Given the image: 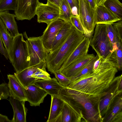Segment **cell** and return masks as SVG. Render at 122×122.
Segmentation results:
<instances>
[{"label": "cell", "instance_id": "e0dca14e", "mask_svg": "<svg viewBox=\"0 0 122 122\" xmlns=\"http://www.w3.org/2000/svg\"><path fill=\"white\" fill-rule=\"evenodd\" d=\"M9 100L13 111L12 122H26L27 109L25 107V101L20 100L10 96Z\"/></svg>", "mask_w": 122, "mask_h": 122}, {"label": "cell", "instance_id": "8d00e7d4", "mask_svg": "<svg viewBox=\"0 0 122 122\" xmlns=\"http://www.w3.org/2000/svg\"><path fill=\"white\" fill-rule=\"evenodd\" d=\"M112 24L117 33L120 41L122 42V20L114 22Z\"/></svg>", "mask_w": 122, "mask_h": 122}, {"label": "cell", "instance_id": "d6986e66", "mask_svg": "<svg viewBox=\"0 0 122 122\" xmlns=\"http://www.w3.org/2000/svg\"><path fill=\"white\" fill-rule=\"evenodd\" d=\"M10 96L15 99L26 101L24 87L14 75H7Z\"/></svg>", "mask_w": 122, "mask_h": 122}, {"label": "cell", "instance_id": "7a4b0ae2", "mask_svg": "<svg viewBox=\"0 0 122 122\" xmlns=\"http://www.w3.org/2000/svg\"><path fill=\"white\" fill-rule=\"evenodd\" d=\"M84 37V34L72 25L70 34L60 48L48 53L45 60L48 71L52 74L58 71Z\"/></svg>", "mask_w": 122, "mask_h": 122}, {"label": "cell", "instance_id": "ac0fdd59", "mask_svg": "<svg viewBox=\"0 0 122 122\" xmlns=\"http://www.w3.org/2000/svg\"><path fill=\"white\" fill-rule=\"evenodd\" d=\"M96 12V24H112L122 20L103 4L97 5Z\"/></svg>", "mask_w": 122, "mask_h": 122}, {"label": "cell", "instance_id": "7c38bea8", "mask_svg": "<svg viewBox=\"0 0 122 122\" xmlns=\"http://www.w3.org/2000/svg\"><path fill=\"white\" fill-rule=\"evenodd\" d=\"M65 22L59 18L53 20L47 25L42 35L41 36L43 46L48 53L50 52L57 34Z\"/></svg>", "mask_w": 122, "mask_h": 122}, {"label": "cell", "instance_id": "5b68a950", "mask_svg": "<svg viewBox=\"0 0 122 122\" xmlns=\"http://www.w3.org/2000/svg\"><path fill=\"white\" fill-rule=\"evenodd\" d=\"M90 45L97 53L101 61L104 60L112 51V46L107 32L106 24H97Z\"/></svg>", "mask_w": 122, "mask_h": 122}, {"label": "cell", "instance_id": "ee69618b", "mask_svg": "<svg viewBox=\"0 0 122 122\" xmlns=\"http://www.w3.org/2000/svg\"></svg>", "mask_w": 122, "mask_h": 122}, {"label": "cell", "instance_id": "3957f363", "mask_svg": "<svg viewBox=\"0 0 122 122\" xmlns=\"http://www.w3.org/2000/svg\"><path fill=\"white\" fill-rule=\"evenodd\" d=\"M58 96L79 104L83 109L85 117L88 122H103L99 111L100 100L88 97L84 93L64 87L60 90Z\"/></svg>", "mask_w": 122, "mask_h": 122}, {"label": "cell", "instance_id": "ffe728a7", "mask_svg": "<svg viewBox=\"0 0 122 122\" xmlns=\"http://www.w3.org/2000/svg\"><path fill=\"white\" fill-rule=\"evenodd\" d=\"M34 84L51 96H58L60 90L63 87L54 78L48 80H37Z\"/></svg>", "mask_w": 122, "mask_h": 122}, {"label": "cell", "instance_id": "7bdbcfd3", "mask_svg": "<svg viewBox=\"0 0 122 122\" xmlns=\"http://www.w3.org/2000/svg\"><path fill=\"white\" fill-rule=\"evenodd\" d=\"M106 0H97V5H100L103 4L104 3Z\"/></svg>", "mask_w": 122, "mask_h": 122}, {"label": "cell", "instance_id": "f546056e", "mask_svg": "<svg viewBox=\"0 0 122 122\" xmlns=\"http://www.w3.org/2000/svg\"><path fill=\"white\" fill-rule=\"evenodd\" d=\"M99 58L98 56L97 55L76 76L71 79V82L77 80L87 74L93 72V69L94 63Z\"/></svg>", "mask_w": 122, "mask_h": 122}, {"label": "cell", "instance_id": "1f68e13d", "mask_svg": "<svg viewBox=\"0 0 122 122\" xmlns=\"http://www.w3.org/2000/svg\"><path fill=\"white\" fill-rule=\"evenodd\" d=\"M46 68H38L32 76L36 80L38 79L48 80L51 79L50 75L46 71Z\"/></svg>", "mask_w": 122, "mask_h": 122}, {"label": "cell", "instance_id": "6da1fadb", "mask_svg": "<svg viewBox=\"0 0 122 122\" xmlns=\"http://www.w3.org/2000/svg\"><path fill=\"white\" fill-rule=\"evenodd\" d=\"M118 70L114 63L106 58L95 71L72 81L67 87L101 98L115 77Z\"/></svg>", "mask_w": 122, "mask_h": 122}, {"label": "cell", "instance_id": "60d3db41", "mask_svg": "<svg viewBox=\"0 0 122 122\" xmlns=\"http://www.w3.org/2000/svg\"><path fill=\"white\" fill-rule=\"evenodd\" d=\"M91 6L95 9L97 6V0H87Z\"/></svg>", "mask_w": 122, "mask_h": 122}, {"label": "cell", "instance_id": "9a60e30c", "mask_svg": "<svg viewBox=\"0 0 122 122\" xmlns=\"http://www.w3.org/2000/svg\"><path fill=\"white\" fill-rule=\"evenodd\" d=\"M46 67V62L42 61L38 64L29 67L19 72H15L14 75L24 88L34 84L36 80L35 78L31 77V76L38 68Z\"/></svg>", "mask_w": 122, "mask_h": 122}, {"label": "cell", "instance_id": "f35d334b", "mask_svg": "<svg viewBox=\"0 0 122 122\" xmlns=\"http://www.w3.org/2000/svg\"><path fill=\"white\" fill-rule=\"evenodd\" d=\"M0 122H12L11 120L9 119L8 117L0 114Z\"/></svg>", "mask_w": 122, "mask_h": 122}, {"label": "cell", "instance_id": "4316f807", "mask_svg": "<svg viewBox=\"0 0 122 122\" xmlns=\"http://www.w3.org/2000/svg\"><path fill=\"white\" fill-rule=\"evenodd\" d=\"M103 5L122 20V4L119 0H106Z\"/></svg>", "mask_w": 122, "mask_h": 122}, {"label": "cell", "instance_id": "8992f818", "mask_svg": "<svg viewBox=\"0 0 122 122\" xmlns=\"http://www.w3.org/2000/svg\"><path fill=\"white\" fill-rule=\"evenodd\" d=\"M78 0V17L84 35L91 39L96 24V9L93 8L87 0Z\"/></svg>", "mask_w": 122, "mask_h": 122}, {"label": "cell", "instance_id": "277c9868", "mask_svg": "<svg viewBox=\"0 0 122 122\" xmlns=\"http://www.w3.org/2000/svg\"><path fill=\"white\" fill-rule=\"evenodd\" d=\"M11 63L16 72L29 67L30 57L27 42L22 33L14 37Z\"/></svg>", "mask_w": 122, "mask_h": 122}, {"label": "cell", "instance_id": "d4e9b609", "mask_svg": "<svg viewBox=\"0 0 122 122\" xmlns=\"http://www.w3.org/2000/svg\"><path fill=\"white\" fill-rule=\"evenodd\" d=\"M51 104L49 114L47 122H54L60 113L64 103L58 96H51Z\"/></svg>", "mask_w": 122, "mask_h": 122}, {"label": "cell", "instance_id": "ab89813d", "mask_svg": "<svg viewBox=\"0 0 122 122\" xmlns=\"http://www.w3.org/2000/svg\"><path fill=\"white\" fill-rule=\"evenodd\" d=\"M101 63L100 59L99 58L95 62L93 66V72L96 71L98 67Z\"/></svg>", "mask_w": 122, "mask_h": 122}, {"label": "cell", "instance_id": "83f0119b", "mask_svg": "<svg viewBox=\"0 0 122 122\" xmlns=\"http://www.w3.org/2000/svg\"><path fill=\"white\" fill-rule=\"evenodd\" d=\"M59 18L65 21L70 22L71 17L73 15L70 5L66 0H62L59 6Z\"/></svg>", "mask_w": 122, "mask_h": 122}, {"label": "cell", "instance_id": "30bf717a", "mask_svg": "<svg viewBox=\"0 0 122 122\" xmlns=\"http://www.w3.org/2000/svg\"><path fill=\"white\" fill-rule=\"evenodd\" d=\"M59 7L47 1L46 4L39 2L36 8V15L37 16L38 22L45 23L47 25L59 18Z\"/></svg>", "mask_w": 122, "mask_h": 122}, {"label": "cell", "instance_id": "603a6c76", "mask_svg": "<svg viewBox=\"0 0 122 122\" xmlns=\"http://www.w3.org/2000/svg\"><path fill=\"white\" fill-rule=\"evenodd\" d=\"M122 97L121 94L115 98L103 117V122H114L116 117L122 113Z\"/></svg>", "mask_w": 122, "mask_h": 122}, {"label": "cell", "instance_id": "d590c367", "mask_svg": "<svg viewBox=\"0 0 122 122\" xmlns=\"http://www.w3.org/2000/svg\"><path fill=\"white\" fill-rule=\"evenodd\" d=\"M71 8L72 14L78 16V0H66Z\"/></svg>", "mask_w": 122, "mask_h": 122}, {"label": "cell", "instance_id": "b9f144b4", "mask_svg": "<svg viewBox=\"0 0 122 122\" xmlns=\"http://www.w3.org/2000/svg\"><path fill=\"white\" fill-rule=\"evenodd\" d=\"M62 0H47L50 2L59 7L60 4Z\"/></svg>", "mask_w": 122, "mask_h": 122}, {"label": "cell", "instance_id": "e575fe53", "mask_svg": "<svg viewBox=\"0 0 122 122\" xmlns=\"http://www.w3.org/2000/svg\"><path fill=\"white\" fill-rule=\"evenodd\" d=\"M10 96L8 84L5 83L0 84V100L7 99Z\"/></svg>", "mask_w": 122, "mask_h": 122}, {"label": "cell", "instance_id": "484cf974", "mask_svg": "<svg viewBox=\"0 0 122 122\" xmlns=\"http://www.w3.org/2000/svg\"><path fill=\"white\" fill-rule=\"evenodd\" d=\"M122 45L112 51L106 58L113 62L117 70L121 71L122 68Z\"/></svg>", "mask_w": 122, "mask_h": 122}, {"label": "cell", "instance_id": "5bb4252c", "mask_svg": "<svg viewBox=\"0 0 122 122\" xmlns=\"http://www.w3.org/2000/svg\"><path fill=\"white\" fill-rule=\"evenodd\" d=\"M24 89L26 101L32 106H40L48 94L45 90L35 84L24 88Z\"/></svg>", "mask_w": 122, "mask_h": 122}, {"label": "cell", "instance_id": "4fadbf2b", "mask_svg": "<svg viewBox=\"0 0 122 122\" xmlns=\"http://www.w3.org/2000/svg\"><path fill=\"white\" fill-rule=\"evenodd\" d=\"M95 57L93 54L77 58L65 68L59 71L71 80L76 76Z\"/></svg>", "mask_w": 122, "mask_h": 122}, {"label": "cell", "instance_id": "74e56055", "mask_svg": "<svg viewBox=\"0 0 122 122\" xmlns=\"http://www.w3.org/2000/svg\"><path fill=\"white\" fill-rule=\"evenodd\" d=\"M0 53L3 55L7 60H8V54L3 45L0 34Z\"/></svg>", "mask_w": 122, "mask_h": 122}, {"label": "cell", "instance_id": "9c48e42d", "mask_svg": "<svg viewBox=\"0 0 122 122\" xmlns=\"http://www.w3.org/2000/svg\"><path fill=\"white\" fill-rule=\"evenodd\" d=\"M122 79V74L115 77L107 89L106 94L100 99L99 111L102 118L115 98L122 94V91L120 90L119 88L120 82Z\"/></svg>", "mask_w": 122, "mask_h": 122}, {"label": "cell", "instance_id": "ba28073f", "mask_svg": "<svg viewBox=\"0 0 122 122\" xmlns=\"http://www.w3.org/2000/svg\"><path fill=\"white\" fill-rule=\"evenodd\" d=\"M24 36L27 39L26 41L30 58L29 67L42 61H45L49 53L43 46L41 36L28 38L25 32H24Z\"/></svg>", "mask_w": 122, "mask_h": 122}, {"label": "cell", "instance_id": "cb8c5ba5", "mask_svg": "<svg viewBox=\"0 0 122 122\" xmlns=\"http://www.w3.org/2000/svg\"><path fill=\"white\" fill-rule=\"evenodd\" d=\"M15 14L10 13L9 11L0 12V18L13 37L19 33L17 23L15 20Z\"/></svg>", "mask_w": 122, "mask_h": 122}, {"label": "cell", "instance_id": "836d02e7", "mask_svg": "<svg viewBox=\"0 0 122 122\" xmlns=\"http://www.w3.org/2000/svg\"><path fill=\"white\" fill-rule=\"evenodd\" d=\"M70 22L76 29L84 35V30L78 16L72 15L70 17Z\"/></svg>", "mask_w": 122, "mask_h": 122}, {"label": "cell", "instance_id": "2e32d148", "mask_svg": "<svg viewBox=\"0 0 122 122\" xmlns=\"http://www.w3.org/2000/svg\"><path fill=\"white\" fill-rule=\"evenodd\" d=\"M91 39L85 36L71 55L64 62L59 70L60 71L67 67L77 58L88 54Z\"/></svg>", "mask_w": 122, "mask_h": 122}, {"label": "cell", "instance_id": "f1b7e54d", "mask_svg": "<svg viewBox=\"0 0 122 122\" xmlns=\"http://www.w3.org/2000/svg\"><path fill=\"white\" fill-rule=\"evenodd\" d=\"M106 26L107 36L112 46V50H114L118 48L120 42L112 24H106Z\"/></svg>", "mask_w": 122, "mask_h": 122}, {"label": "cell", "instance_id": "8fae6325", "mask_svg": "<svg viewBox=\"0 0 122 122\" xmlns=\"http://www.w3.org/2000/svg\"><path fill=\"white\" fill-rule=\"evenodd\" d=\"M17 7L14 10L18 20H30L36 15L39 0H16Z\"/></svg>", "mask_w": 122, "mask_h": 122}, {"label": "cell", "instance_id": "7402d4cb", "mask_svg": "<svg viewBox=\"0 0 122 122\" xmlns=\"http://www.w3.org/2000/svg\"><path fill=\"white\" fill-rule=\"evenodd\" d=\"M72 25L69 21H66L57 34L53 43L51 53L58 49L65 41L70 34Z\"/></svg>", "mask_w": 122, "mask_h": 122}, {"label": "cell", "instance_id": "52a82bcc", "mask_svg": "<svg viewBox=\"0 0 122 122\" xmlns=\"http://www.w3.org/2000/svg\"><path fill=\"white\" fill-rule=\"evenodd\" d=\"M64 102L62 110L54 122H88L84 110L78 104L68 99L61 98Z\"/></svg>", "mask_w": 122, "mask_h": 122}, {"label": "cell", "instance_id": "44dd1931", "mask_svg": "<svg viewBox=\"0 0 122 122\" xmlns=\"http://www.w3.org/2000/svg\"><path fill=\"white\" fill-rule=\"evenodd\" d=\"M7 30L4 22L0 18V34L1 38L8 54V59L11 63L14 37L11 35Z\"/></svg>", "mask_w": 122, "mask_h": 122}, {"label": "cell", "instance_id": "4dcf8cb0", "mask_svg": "<svg viewBox=\"0 0 122 122\" xmlns=\"http://www.w3.org/2000/svg\"><path fill=\"white\" fill-rule=\"evenodd\" d=\"M17 7L16 0H0V12L15 10Z\"/></svg>", "mask_w": 122, "mask_h": 122}, {"label": "cell", "instance_id": "d6a6232c", "mask_svg": "<svg viewBox=\"0 0 122 122\" xmlns=\"http://www.w3.org/2000/svg\"><path fill=\"white\" fill-rule=\"evenodd\" d=\"M59 81V83L63 86L67 87L71 82V80L62 74L58 71L53 73Z\"/></svg>", "mask_w": 122, "mask_h": 122}]
</instances>
